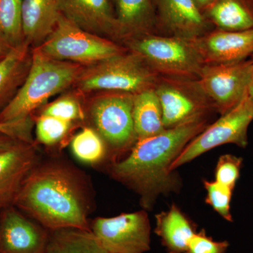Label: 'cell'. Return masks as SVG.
<instances>
[{
  "label": "cell",
  "instance_id": "obj_34",
  "mask_svg": "<svg viewBox=\"0 0 253 253\" xmlns=\"http://www.w3.org/2000/svg\"><path fill=\"white\" fill-rule=\"evenodd\" d=\"M196 6L204 13L205 10L209 7L212 4L214 0H194Z\"/></svg>",
  "mask_w": 253,
  "mask_h": 253
},
{
  "label": "cell",
  "instance_id": "obj_10",
  "mask_svg": "<svg viewBox=\"0 0 253 253\" xmlns=\"http://www.w3.org/2000/svg\"><path fill=\"white\" fill-rule=\"evenodd\" d=\"M96 99L90 109L95 130L114 152L132 148L136 141L133 121V95L116 92Z\"/></svg>",
  "mask_w": 253,
  "mask_h": 253
},
{
  "label": "cell",
  "instance_id": "obj_15",
  "mask_svg": "<svg viewBox=\"0 0 253 253\" xmlns=\"http://www.w3.org/2000/svg\"><path fill=\"white\" fill-rule=\"evenodd\" d=\"M59 12L76 26L101 37L120 39L116 11L109 0H56Z\"/></svg>",
  "mask_w": 253,
  "mask_h": 253
},
{
  "label": "cell",
  "instance_id": "obj_19",
  "mask_svg": "<svg viewBox=\"0 0 253 253\" xmlns=\"http://www.w3.org/2000/svg\"><path fill=\"white\" fill-rule=\"evenodd\" d=\"M154 232L161 239L167 253H184L196 226L176 205L156 215Z\"/></svg>",
  "mask_w": 253,
  "mask_h": 253
},
{
  "label": "cell",
  "instance_id": "obj_2",
  "mask_svg": "<svg viewBox=\"0 0 253 253\" xmlns=\"http://www.w3.org/2000/svg\"><path fill=\"white\" fill-rule=\"evenodd\" d=\"M208 126L207 118H202L136 141L127 157L112 163L110 174L139 195L144 210H151L160 195L179 189L171 165Z\"/></svg>",
  "mask_w": 253,
  "mask_h": 253
},
{
  "label": "cell",
  "instance_id": "obj_35",
  "mask_svg": "<svg viewBox=\"0 0 253 253\" xmlns=\"http://www.w3.org/2000/svg\"><path fill=\"white\" fill-rule=\"evenodd\" d=\"M253 61V55L251 56ZM248 95L251 99L253 100V73L252 80H251V84H250L249 90H248Z\"/></svg>",
  "mask_w": 253,
  "mask_h": 253
},
{
  "label": "cell",
  "instance_id": "obj_13",
  "mask_svg": "<svg viewBox=\"0 0 253 253\" xmlns=\"http://www.w3.org/2000/svg\"><path fill=\"white\" fill-rule=\"evenodd\" d=\"M49 231L13 205L0 212V253H44Z\"/></svg>",
  "mask_w": 253,
  "mask_h": 253
},
{
  "label": "cell",
  "instance_id": "obj_24",
  "mask_svg": "<svg viewBox=\"0 0 253 253\" xmlns=\"http://www.w3.org/2000/svg\"><path fill=\"white\" fill-rule=\"evenodd\" d=\"M75 157L82 163L96 165L106 158L107 148L101 135L91 127H84L71 141Z\"/></svg>",
  "mask_w": 253,
  "mask_h": 253
},
{
  "label": "cell",
  "instance_id": "obj_11",
  "mask_svg": "<svg viewBox=\"0 0 253 253\" xmlns=\"http://www.w3.org/2000/svg\"><path fill=\"white\" fill-rule=\"evenodd\" d=\"M90 229L106 253H145L151 249V226L145 211L96 218Z\"/></svg>",
  "mask_w": 253,
  "mask_h": 253
},
{
  "label": "cell",
  "instance_id": "obj_3",
  "mask_svg": "<svg viewBox=\"0 0 253 253\" xmlns=\"http://www.w3.org/2000/svg\"><path fill=\"white\" fill-rule=\"evenodd\" d=\"M82 71L78 63L51 59L35 49L27 76L14 97L0 113V122L31 117L32 113L50 97L77 81Z\"/></svg>",
  "mask_w": 253,
  "mask_h": 253
},
{
  "label": "cell",
  "instance_id": "obj_27",
  "mask_svg": "<svg viewBox=\"0 0 253 253\" xmlns=\"http://www.w3.org/2000/svg\"><path fill=\"white\" fill-rule=\"evenodd\" d=\"M204 184L207 191L206 203L226 221H233L231 201L234 190L216 181L204 180Z\"/></svg>",
  "mask_w": 253,
  "mask_h": 253
},
{
  "label": "cell",
  "instance_id": "obj_31",
  "mask_svg": "<svg viewBox=\"0 0 253 253\" xmlns=\"http://www.w3.org/2000/svg\"><path fill=\"white\" fill-rule=\"evenodd\" d=\"M33 121L31 117L11 122H0V133L27 144H34L32 130Z\"/></svg>",
  "mask_w": 253,
  "mask_h": 253
},
{
  "label": "cell",
  "instance_id": "obj_12",
  "mask_svg": "<svg viewBox=\"0 0 253 253\" xmlns=\"http://www.w3.org/2000/svg\"><path fill=\"white\" fill-rule=\"evenodd\" d=\"M156 33L195 40L214 29L194 0H153Z\"/></svg>",
  "mask_w": 253,
  "mask_h": 253
},
{
  "label": "cell",
  "instance_id": "obj_28",
  "mask_svg": "<svg viewBox=\"0 0 253 253\" xmlns=\"http://www.w3.org/2000/svg\"><path fill=\"white\" fill-rule=\"evenodd\" d=\"M41 114L53 116L73 123L85 118L84 111L77 99L64 96L48 105Z\"/></svg>",
  "mask_w": 253,
  "mask_h": 253
},
{
  "label": "cell",
  "instance_id": "obj_6",
  "mask_svg": "<svg viewBox=\"0 0 253 253\" xmlns=\"http://www.w3.org/2000/svg\"><path fill=\"white\" fill-rule=\"evenodd\" d=\"M36 49L51 59L90 66L128 51L126 46L82 29L61 14L54 31Z\"/></svg>",
  "mask_w": 253,
  "mask_h": 253
},
{
  "label": "cell",
  "instance_id": "obj_26",
  "mask_svg": "<svg viewBox=\"0 0 253 253\" xmlns=\"http://www.w3.org/2000/svg\"><path fill=\"white\" fill-rule=\"evenodd\" d=\"M72 124L64 120L41 114L36 122L37 139L46 146L56 144L67 135Z\"/></svg>",
  "mask_w": 253,
  "mask_h": 253
},
{
  "label": "cell",
  "instance_id": "obj_7",
  "mask_svg": "<svg viewBox=\"0 0 253 253\" xmlns=\"http://www.w3.org/2000/svg\"><path fill=\"white\" fill-rule=\"evenodd\" d=\"M221 116L186 145L171 165V172L221 145L233 144L241 148L248 146V131L253 121V100L247 94L236 107Z\"/></svg>",
  "mask_w": 253,
  "mask_h": 253
},
{
  "label": "cell",
  "instance_id": "obj_36",
  "mask_svg": "<svg viewBox=\"0 0 253 253\" xmlns=\"http://www.w3.org/2000/svg\"><path fill=\"white\" fill-rule=\"evenodd\" d=\"M1 209H2V208H0V212H1Z\"/></svg>",
  "mask_w": 253,
  "mask_h": 253
},
{
  "label": "cell",
  "instance_id": "obj_23",
  "mask_svg": "<svg viewBox=\"0 0 253 253\" xmlns=\"http://www.w3.org/2000/svg\"><path fill=\"white\" fill-rule=\"evenodd\" d=\"M44 253H106L91 230L65 228L49 231Z\"/></svg>",
  "mask_w": 253,
  "mask_h": 253
},
{
  "label": "cell",
  "instance_id": "obj_22",
  "mask_svg": "<svg viewBox=\"0 0 253 253\" xmlns=\"http://www.w3.org/2000/svg\"><path fill=\"white\" fill-rule=\"evenodd\" d=\"M132 113L136 141L156 135L166 129L161 104L154 88L133 95Z\"/></svg>",
  "mask_w": 253,
  "mask_h": 253
},
{
  "label": "cell",
  "instance_id": "obj_25",
  "mask_svg": "<svg viewBox=\"0 0 253 253\" xmlns=\"http://www.w3.org/2000/svg\"><path fill=\"white\" fill-rule=\"evenodd\" d=\"M21 6L22 0H0V33L13 46L24 43Z\"/></svg>",
  "mask_w": 253,
  "mask_h": 253
},
{
  "label": "cell",
  "instance_id": "obj_20",
  "mask_svg": "<svg viewBox=\"0 0 253 253\" xmlns=\"http://www.w3.org/2000/svg\"><path fill=\"white\" fill-rule=\"evenodd\" d=\"M29 45L23 43L14 46L0 60V113L18 92L31 67Z\"/></svg>",
  "mask_w": 253,
  "mask_h": 253
},
{
  "label": "cell",
  "instance_id": "obj_5",
  "mask_svg": "<svg viewBox=\"0 0 253 253\" xmlns=\"http://www.w3.org/2000/svg\"><path fill=\"white\" fill-rule=\"evenodd\" d=\"M159 77L141 56L128 50L124 54L91 65L77 80L84 91L106 90L135 94L154 88Z\"/></svg>",
  "mask_w": 253,
  "mask_h": 253
},
{
  "label": "cell",
  "instance_id": "obj_4",
  "mask_svg": "<svg viewBox=\"0 0 253 253\" xmlns=\"http://www.w3.org/2000/svg\"><path fill=\"white\" fill-rule=\"evenodd\" d=\"M123 42L159 76L197 80L205 65L193 40L151 33Z\"/></svg>",
  "mask_w": 253,
  "mask_h": 253
},
{
  "label": "cell",
  "instance_id": "obj_17",
  "mask_svg": "<svg viewBox=\"0 0 253 253\" xmlns=\"http://www.w3.org/2000/svg\"><path fill=\"white\" fill-rule=\"evenodd\" d=\"M60 14L56 0H22L24 42L41 46L54 31Z\"/></svg>",
  "mask_w": 253,
  "mask_h": 253
},
{
  "label": "cell",
  "instance_id": "obj_30",
  "mask_svg": "<svg viewBox=\"0 0 253 253\" xmlns=\"http://www.w3.org/2000/svg\"><path fill=\"white\" fill-rule=\"evenodd\" d=\"M229 247L228 241H214L207 236L205 229H201L190 239L184 253H226Z\"/></svg>",
  "mask_w": 253,
  "mask_h": 253
},
{
  "label": "cell",
  "instance_id": "obj_18",
  "mask_svg": "<svg viewBox=\"0 0 253 253\" xmlns=\"http://www.w3.org/2000/svg\"><path fill=\"white\" fill-rule=\"evenodd\" d=\"M120 39L156 33V16L153 0H114Z\"/></svg>",
  "mask_w": 253,
  "mask_h": 253
},
{
  "label": "cell",
  "instance_id": "obj_32",
  "mask_svg": "<svg viewBox=\"0 0 253 253\" xmlns=\"http://www.w3.org/2000/svg\"><path fill=\"white\" fill-rule=\"evenodd\" d=\"M21 143L24 142L16 140V139H13L9 136L5 135L2 133H0V152L12 149V148L21 144Z\"/></svg>",
  "mask_w": 253,
  "mask_h": 253
},
{
  "label": "cell",
  "instance_id": "obj_8",
  "mask_svg": "<svg viewBox=\"0 0 253 253\" xmlns=\"http://www.w3.org/2000/svg\"><path fill=\"white\" fill-rule=\"evenodd\" d=\"M154 88L166 129L206 118L215 111L196 79L159 76Z\"/></svg>",
  "mask_w": 253,
  "mask_h": 253
},
{
  "label": "cell",
  "instance_id": "obj_21",
  "mask_svg": "<svg viewBox=\"0 0 253 253\" xmlns=\"http://www.w3.org/2000/svg\"><path fill=\"white\" fill-rule=\"evenodd\" d=\"M204 14L217 29L253 30V0H214Z\"/></svg>",
  "mask_w": 253,
  "mask_h": 253
},
{
  "label": "cell",
  "instance_id": "obj_9",
  "mask_svg": "<svg viewBox=\"0 0 253 253\" xmlns=\"http://www.w3.org/2000/svg\"><path fill=\"white\" fill-rule=\"evenodd\" d=\"M253 73L251 57L236 62L204 65L197 81L214 110L223 115L246 97Z\"/></svg>",
  "mask_w": 253,
  "mask_h": 253
},
{
  "label": "cell",
  "instance_id": "obj_33",
  "mask_svg": "<svg viewBox=\"0 0 253 253\" xmlns=\"http://www.w3.org/2000/svg\"><path fill=\"white\" fill-rule=\"evenodd\" d=\"M13 47L14 46L11 45L6 38L0 33V60L4 59Z\"/></svg>",
  "mask_w": 253,
  "mask_h": 253
},
{
  "label": "cell",
  "instance_id": "obj_1",
  "mask_svg": "<svg viewBox=\"0 0 253 253\" xmlns=\"http://www.w3.org/2000/svg\"><path fill=\"white\" fill-rule=\"evenodd\" d=\"M92 196L85 174L64 161L39 162L23 182L13 206L49 231L91 230Z\"/></svg>",
  "mask_w": 253,
  "mask_h": 253
},
{
  "label": "cell",
  "instance_id": "obj_14",
  "mask_svg": "<svg viewBox=\"0 0 253 253\" xmlns=\"http://www.w3.org/2000/svg\"><path fill=\"white\" fill-rule=\"evenodd\" d=\"M193 42L205 65L236 62L253 55V30L229 31L214 28Z\"/></svg>",
  "mask_w": 253,
  "mask_h": 253
},
{
  "label": "cell",
  "instance_id": "obj_29",
  "mask_svg": "<svg viewBox=\"0 0 253 253\" xmlns=\"http://www.w3.org/2000/svg\"><path fill=\"white\" fill-rule=\"evenodd\" d=\"M243 161L242 158L234 155L220 156L214 171L215 181L234 190L239 179Z\"/></svg>",
  "mask_w": 253,
  "mask_h": 253
},
{
  "label": "cell",
  "instance_id": "obj_16",
  "mask_svg": "<svg viewBox=\"0 0 253 253\" xmlns=\"http://www.w3.org/2000/svg\"><path fill=\"white\" fill-rule=\"evenodd\" d=\"M39 162L34 144L21 143L0 152V208L13 204L23 182Z\"/></svg>",
  "mask_w": 253,
  "mask_h": 253
}]
</instances>
